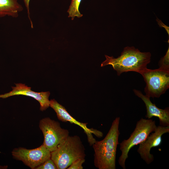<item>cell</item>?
<instances>
[{
  "instance_id": "7c38bea8",
  "label": "cell",
  "mask_w": 169,
  "mask_h": 169,
  "mask_svg": "<svg viewBox=\"0 0 169 169\" xmlns=\"http://www.w3.org/2000/svg\"><path fill=\"white\" fill-rule=\"evenodd\" d=\"M23 9L18 0H0V18L6 16L17 18Z\"/></svg>"
},
{
  "instance_id": "5b68a950",
  "label": "cell",
  "mask_w": 169,
  "mask_h": 169,
  "mask_svg": "<svg viewBox=\"0 0 169 169\" xmlns=\"http://www.w3.org/2000/svg\"><path fill=\"white\" fill-rule=\"evenodd\" d=\"M140 74L146 84L145 95L150 98H159L169 88V71L147 68Z\"/></svg>"
},
{
  "instance_id": "3957f363",
  "label": "cell",
  "mask_w": 169,
  "mask_h": 169,
  "mask_svg": "<svg viewBox=\"0 0 169 169\" xmlns=\"http://www.w3.org/2000/svg\"><path fill=\"white\" fill-rule=\"evenodd\" d=\"M86 155L85 147L79 136L69 135L51 152V158L57 169H65L75 160L85 158Z\"/></svg>"
},
{
  "instance_id": "2e32d148",
  "label": "cell",
  "mask_w": 169,
  "mask_h": 169,
  "mask_svg": "<svg viewBox=\"0 0 169 169\" xmlns=\"http://www.w3.org/2000/svg\"><path fill=\"white\" fill-rule=\"evenodd\" d=\"M85 160V158L79 159L74 161L67 168V169H83V164Z\"/></svg>"
},
{
  "instance_id": "52a82bcc",
  "label": "cell",
  "mask_w": 169,
  "mask_h": 169,
  "mask_svg": "<svg viewBox=\"0 0 169 169\" xmlns=\"http://www.w3.org/2000/svg\"><path fill=\"white\" fill-rule=\"evenodd\" d=\"M51 153L43 144L39 147L32 149L15 148L12 151V154L14 159L22 161L32 169H35L51 158Z\"/></svg>"
},
{
  "instance_id": "8992f818",
  "label": "cell",
  "mask_w": 169,
  "mask_h": 169,
  "mask_svg": "<svg viewBox=\"0 0 169 169\" xmlns=\"http://www.w3.org/2000/svg\"><path fill=\"white\" fill-rule=\"evenodd\" d=\"M39 126L44 137L43 145L51 152L69 136V132L60 126V123L49 117L41 120Z\"/></svg>"
},
{
  "instance_id": "ac0fdd59",
  "label": "cell",
  "mask_w": 169,
  "mask_h": 169,
  "mask_svg": "<svg viewBox=\"0 0 169 169\" xmlns=\"http://www.w3.org/2000/svg\"><path fill=\"white\" fill-rule=\"evenodd\" d=\"M158 20H157L158 24L159 25L160 27H164L166 29V31L167 32L168 34H169V27H168L167 26L165 25L161 21L159 20V19H157Z\"/></svg>"
},
{
  "instance_id": "9a60e30c",
  "label": "cell",
  "mask_w": 169,
  "mask_h": 169,
  "mask_svg": "<svg viewBox=\"0 0 169 169\" xmlns=\"http://www.w3.org/2000/svg\"><path fill=\"white\" fill-rule=\"evenodd\" d=\"M35 169H57L55 163L51 158L36 167Z\"/></svg>"
},
{
  "instance_id": "e0dca14e",
  "label": "cell",
  "mask_w": 169,
  "mask_h": 169,
  "mask_svg": "<svg viewBox=\"0 0 169 169\" xmlns=\"http://www.w3.org/2000/svg\"><path fill=\"white\" fill-rule=\"evenodd\" d=\"M30 0H23V2L24 3L25 7L26 8L28 18L30 21V22L31 24V26L32 28H33V24L30 18V13L29 10V3Z\"/></svg>"
},
{
  "instance_id": "4fadbf2b",
  "label": "cell",
  "mask_w": 169,
  "mask_h": 169,
  "mask_svg": "<svg viewBox=\"0 0 169 169\" xmlns=\"http://www.w3.org/2000/svg\"><path fill=\"white\" fill-rule=\"evenodd\" d=\"M82 0H71L70 5L67 10L69 17L73 20L76 17L80 18L83 15L79 10V7Z\"/></svg>"
},
{
  "instance_id": "277c9868",
  "label": "cell",
  "mask_w": 169,
  "mask_h": 169,
  "mask_svg": "<svg viewBox=\"0 0 169 169\" xmlns=\"http://www.w3.org/2000/svg\"><path fill=\"white\" fill-rule=\"evenodd\" d=\"M156 127L155 121L150 119L141 118L137 122L134 131L129 138L124 140L120 144L121 154L118 163L123 169H126L125 162L131 149L144 141Z\"/></svg>"
},
{
  "instance_id": "9c48e42d",
  "label": "cell",
  "mask_w": 169,
  "mask_h": 169,
  "mask_svg": "<svg viewBox=\"0 0 169 169\" xmlns=\"http://www.w3.org/2000/svg\"><path fill=\"white\" fill-rule=\"evenodd\" d=\"M169 132V126H163L159 125L144 141L139 144L137 152L147 164H150L154 160L153 155L150 153L151 149L160 146L162 142V136Z\"/></svg>"
},
{
  "instance_id": "30bf717a",
  "label": "cell",
  "mask_w": 169,
  "mask_h": 169,
  "mask_svg": "<svg viewBox=\"0 0 169 169\" xmlns=\"http://www.w3.org/2000/svg\"><path fill=\"white\" fill-rule=\"evenodd\" d=\"M12 90L9 92L0 95V98H6L15 95H25L37 100L39 103L41 111L45 110L50 106L49 91L36 92L32 90L30 87L22 83L16 84V86L12 87Z\"/></svg>"
},
{
  "instance_id": "ba28073f",
  "label": "cell",
  "mask_w": 169,
  "mask_h": 169,
  "mask_svg": "<svg viewBox=\"0 0 169 169\" xmlns=\"http://www.w3.org/2000/svg\"><path fill=\"white\" fill-rule=\"evenodd\" d=\"M49 106L55 112L57 118L59 120L63 122H69L80 127L86 135L88 141L90 146H92L96 141L92 134L99 138L103 137V134L101 131L93 128H89L87 126L88 123L81 122L77 120L68 113L64 106L58 103L55 99H51L50 100Z\"/></svg>"
},
{
  "instance_id": "6da1fadb",
  "label": "cell",
  "mask_w": 169,
  "mask_h": 169,
  "mask_svg": "<svg viewBox=\"0 0 169 169\" xmlns=\"http://www.w3.org/2000/svg\"><path fill=\"white\" fill-rule=\"evenodd\" d=\"M120 117L113 121L105 137L97 141L92 145L94 151V162L99 169H115V160L117 146L120 134L119 125Z\"/></svg>"
},
{
  "instance_id": "5bb4252c",
  "label": "cell",
  "mask_w": 169,
  "mask_h": 169,
  "mask_svg": "<svg viewBox=\"0 0 169 169\" xmlns=\"http://www.w3.org/2000/svg\"><path fill=\"white\" fill-rule=\"evenodd\" d=\"M169 48L166 55L159 61L158 63L159 68L169 71Z\"/></svg>"
},
{
  "instance_id": "7a4b0ae2",
  "label": "cell",
  "mask_w": 169,
  "mask_h": 169,
  "mask_svg": "<svg viewBox=\"0 0 169 169\" xmlns=\"http://www.w3.org/2000/svg\"><path fill=\"white\" fill-rule=\"evenodd\" d=\"M105 56L106 59L101 63V67L111 65L119 76L123 73L130 71L140 74L147 68V65L151 61V54L149 52H141L133 46H127L117 58Z\"/></svg>"
},
{
  "instance_id": "8fae6325",
  "label": "cell",
  "mask_w": 169,
  "mask_h": 169,
  "mask_svg": "<svg viewBox=\"0 0 169 169\" xmlns=\"http://www.w3.org/2000/svg\"><path fill=\"white\" fill-rule=\"evenodd\" d=\"M133 91L135 95L141 98L145 105L146 118L150 119L153 117H157L159 119L160 125L169 126V107L164 109L159 108L151 102L150 97L144 95L141 91L136 89L133 90Z\"/></svg>"
},
{
  "instance_id": "d6986e66",
  "label": "cell",
  "mask_w": 169,
  "mask_h": 169,
  "mask_svg": "<svg viewBox=\"0 0 169 169\" xmlns=\"http://www.w3.org/2000/svg\"></svg>"
}]
</instances>
